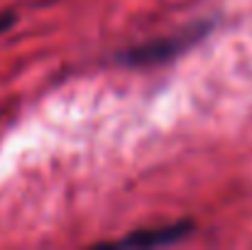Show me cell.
I'll use <instances>...</instances> for the list:
<instances>
[{"instance_id":"cell-1","label":"cell","mask_w":252,"mask_h":250,"mask_svg":"<svg viewBox=\"0 0 252 250\" xmlns=\"http://www.w3.org/2000/svg\"><path fill=\"white\" fill-rule=\"evenodd\" d=\"M213 30V20H201L193 22L189 27H184L181 32L164 35V37H155L150 42H140L135 47H127L123 52L115 54V62L123 67H157V64H167L171 59H176L179 54L189 52L191 47H196L208 32Z\"/></svg>"},{"instance_id":"cell-2","label":"cell","mask_w":252,"mask_h":250,"mask_svg":"<svg viewBox=\"0 0 252 250\" xmlns=\"http://www.w3.org/2000/svg\"><path fill=\"white\" fill-rule=\"evenodd\" d=\"M196 223L191 218H181L174 223H162V226H152V228H137L132 233H127L125 238L110 243V246H120V248H159V246H174L184 238H189L193 233Z\"/></svg>"},{"instance_id":"cell-3","label":"cell","mask_w":252,"mask_h":250,"mask_svg":"<svg viewBox=\"0 0 252 250\" xmlns=\"http://www.w3.org/2000/svg\"><path fill=\"white\" fill-rule=\"evenodd\" d=\"M15 25H17V15L12 10H0V35H5Z\"/></svg>"}]
</instances>
